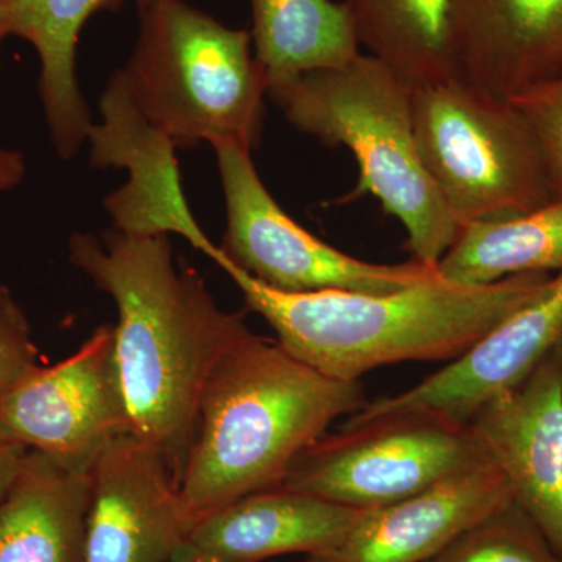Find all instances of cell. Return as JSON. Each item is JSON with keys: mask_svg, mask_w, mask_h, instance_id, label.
I'll list each match as a JSON object with an SVG mask.
<instances>
[{"mask_svg": "<svg viewBox=\"0 0 562 562\" xmlns=\"http://www.w3.org/2000/svg\"><path fill=\"white\" fill-rule=\"evenodd\" d=\"M69 260L116 303L114 347L131 432L180 479L211 373L251 330L177 262L168 233H74Z\"/></svg>", "mask_w": 562, "mask_h": 562, "instance_id": "cell-1", "label": "cell"}, {"mask_svg": "<svg viewBox=\"0 0 562 562\" xmlns=\"http://www.w3.org/2000/svg\"><path fill=\"white\" fill-rule=\"evenodd\" d=\"M250 312L277 333L288 353L331 379L405 361H454L502 322L535 301L552 273H524L483 286L439 279L392 294L269 290L232 265H221Z\"/></svg>", "mask_w": 562, "mask_h": 562, "instance_id": "cell-2", "label": "cell"}, {"mask_svg": "<svg viewBox=\"0 0 562 562\" xmlns=\"http://www.w3.org/2000/svg\"><path fill=\"white\" fill-rule=\"evenodd\" d=\"M364 386L331 379L254 331L211 373L179 487L195 519L284 483L333 422L368 405Z\"/></svg>", "mask_w": 562, "mask_h": 562, "instance_id": "cell-3", "label": "cell"}, {"mask_svg": "<svg viewBox=\"0 0 562 562\" xmlns=\"http://www.w3.org/2000/svg\"><path fill=\"white\" fill-rule=\"evenodd\" d=\"M269 98L295 128L328 147H347L360 168L350 199L372 194L408 233L413 260L438 266L461 225L422 162L413 88L372 55L273 85Z\"/></svg>", "mask_w": 562, "mask_h": 562, "instance_id": "cell-4", "label": "cell"}, {"mask_svg": "<svg viewBox=\"0 0 562 562\" xmlns=\"http://www.w3.org/2000/svg\"><path fill=\"white\" fill-rule=\"evenodd\" d=\"M139 21L135 50L116 76L140 120L173 149H257L269 79L251 55L250 33L181 0L139 9Z\"/></svg>", "mask_w": 562, "mask_h": 562, "instance_id": "cell-5", "label": "cell"}, {"mask_svg": "<svg viewBox=\"0 0 562 562\" xmlns=\"http://www.w3.org/2000/svg\"><path fill=\"white\" fill-rule=\"evenodd\" d=\"M413 124L422 162L461 227L554 201L541 144L512 101L462 77L420 85Z\"/></svg>", "mask_w": 562, "mask_h": 562, "instance_id": "cell-6", "label": "cell"}, {"mask_svg": "<svg viewBox=\"0 0 562 562\" xmlns=\"http://www.w3.org/2000/svg\"><path fill=\"white\" fill-rule=\"evenodd\" d=\"M487 460L471 422L425 406L366 405L312 443L283 484L371 512Z\"/></svg>", "mask_w": 562, "mask_h": 562, "instance_id": "cell-7", "label": "cell"}, {"mask_svg": "<svg viewBox=\"0 0 562 562\" xmlns=\"http://www.w3.org/2000/svg\"><path fill=\"white\" fill-rule=\"evenodd\" d=\"M227 227L213 260L232 265L269 290L286 294L350 291L392 294L439 279L436 266L419 261L376 265L321 241L291 220L266 190L250 150L214 144Z\"/></svg>", "mask_w": 562, "mask_h": 562, "instance_id": "cell-8", "label": "cell"}, {"mask_svg": "<svg viewBox=\"0 0 562 562\" xmlns=\"http://www.w3.org/2000/svg\"><path fill=\"white\" fill-rule=\"evenodd\" d=\"M131 414L114 347V325L95 328L76 353L38 371L0 397V443L47 454L91 473Z\"/></svg>", "mask_w": 562, "mask_h": 562, "instance_id": "cell-9", "label": "cell"}, {"mask_svg": "<svg viewBox=\"0 0 562 562\" xmlns=\"http://www.w3.org/2000/svg\"><path fill=\"white\" fill-rule=\"evenodd\" d=\"M85 562H171L194 528L171 465L157 449L122 435L91 472Z\"/></svg>", "mask_w": 562, "mask_h": 562, "instance_id": "cell-10", "label": "cell"}, {"mask_svg": "<svg viewBox=\"0 0 562 562\" xmlns=\"http://www.w3.org/2000/svg\"><path fill=\"white\" fill-rule=\"evenodd\" d=\"M469 422L514 501L562 558V339Z\"/></svg>", "mask_w": 562, "mask_h": 562, "instance_id": "cell-11", "label": "cell"}, {"mask_svg": "<svg viewBox=\"0 0 562 562\" xmlns=\"http://www.w3.org/2000/svg\"><path fill=\"white\" fill-rule=\"evenodd\" d=\"M494 461L462 469L427 490L371 509L341 542L310 562H425L487 514L513 501Z\"/></svg>", "mask_w": 562, "mask_h": 562, "instance_id": "cell-12", "label": "cell"}, {"mask_svg": "<svg viewBox=\"0 0 562 562\" xmlns=\"http://www.w3.org/2000/svg\"><path fill=\"white\" fill-rule=\"evenodd\" d=\"M102 110L105 125H92L88 136L94 146L92 165L128 166L132 172L127 188L106 199L113 228L132 235L177 233L213 258L217 246L191 216L180 190L176 149L140 120L116 76L111 77L103 94Z\"/></svg>", "mask_w": 562, "mask_h": 562, "instance_id": "cell-13", "label": "cell"}, {"mask_svg": "<svg viewBox=\"0 0 562 562\" xmlns=\"http://www.w3.org/2000/svg\"><path fill=\"white\" fill-rule=\"evenodd\" d=\"M561 339L562 271L535 301L502 322L468 353L402 394L368 406H425L469 422L491 397L524 379Z\"/></svg>", "mask_w": 562, "mask_h": 562, "instance_id": "cell-14", "label": "cell"}, {"mask_svg": "<svg viewBox=\"0 0 562 562\" xmlns=\"http://www.w3.org/2000/svg\"><path fill=\"white\" fill-rule=\"evenodd\" d=\"M364 513L280 484L201 517L188 543L214 562L313 557L341 542Z\"/></svg>", "mask_w": 562, "mask_h": 562, "instance_id": "cell-15", "label": "cell"}, {"mask_svg": "<svg viewBox=\"0 0 562 562\" xmlns=\"http://www.w3.org/2000/svg\"><path fill=\"white\" fill-rule=\"evenodd\" d=\"M462 79L513 101L562 74V0H460Z\"/></svg>", "mask_w": 562, "mask_h": 562, "instance_id": "cell-16", "label": "cell"}, {"mask_svg": "<svg viewBox=\"0 0 562 562\" xmlns=\"http://www.w3.org/2000/svg\"><path fill=\"white\" fill-rule=\"evenodd\" d=\"M117 0H0V38L18 36L38 54V92L58 157L72 160L92 128L91 111L77 79V43L99 11Z\"/></svg>", "mask_w": 562, "mask_h": 562, "instance_id": "cell-17", "label": "cell"}, {"mask_svg": "<svg viewBox=\"0 0 562 562\" xmlns=\"http://www.w3.org/2000/svg\"><path fill=\"white\" fill-rule=\"evenodd\" d=\"M91 473L27 450L0 501V562H85Z\"/></svg>", "mask_w": 562, "mask_h": 562, "instance_id": "cell-18", "label": "cell"}, {"mask_svg": "<svg viewBox=\"0 0 562 562\" xmlns=\"http://www.w3.org/2000/svg\"><path fill=\"white\" fill-rule=\"evenodd\" d=\"M358 43L412 88L462 77L460 0H342Z\"/></svg>", "mask_w": 562, "mask_h": 562, "instance_id": "cell-19", "label": "cell"}, {"mask_svg": "<svg viewBox=\"0 0 562 562\" xmlns=\"http://www.w3.org/2000/svg\"><path fill=\"white\" fill-rule=\"evenodd\" d=\"M255 58L269 88L312 70L341 68L360 55L344 2L250 0Z\"/></svg>", "mask_w": 562, "mask_h": 562, "instance_id": "cell-20", "label": "cell"}, {"mask_svg": "<svg viewBox=\"0 0 562 562\" xmlns=\"http://www.w3.org/2000/svg\"><path fill=\"white\" fill-rule=\"evenodd\" d=\"M436 268L442 279L465 286L561 272L562 198L528 213L462 225Z\"/></svg>", "mask_w": 562, "mask_h": 562, "instance_id": "cell-21", "label": "cell"}, {"mask_svg": "<svg viewBox=\"0 0 562 562\" xmlns=\"http://www.w3.org/2000/svg\"><path fill=\"white\" fill-rule=\"evenodd\" d=\"M425 562H562V558L513 498Z\"/></svg>", "mask_w": 562, "mask_h": 562, "instance_id": "cell-22", "label": "cell"}, {"mask_svg": "<svg viewBox=\"0 0 562 562\" xmlns=\"http://www.w3.org/2000/svg\"><path fill=\"white\" fill-rule=\"evenodd\" d=\"M41 366L27 314L10 288L0 284V397Z\"/></svg>", "mask_w": 562, "mask_h": 562, "instance_id": "cell-23", "label": "cell"}, {"mask_svg": "<svg viewBox=\"0 0 562 562\" xmlns=\"http://www.w3.org/2000/svg\"><path fill=\"white\" fill-rule=\"evenodd\" d=\"M538 136L553 199L562 198V74L512 101Z\"/></svg>", "mask_w": 562, "mask_h": 562, "instance_id": "cell-24", "label": "cell"}, {"mask_svg": "<svg viewBox=\"0 0 562 562\" xmlns=\"http://www.w3.org/2000/svg\"><path fill=\"white\" fill-rule=\"evenodd\" d=\"M27 173L22 151L0 147V192H7L20 187Z\"/></svg>", "mask_w": 562, "mask_h": 562, "instance_id": "cell-25", "label": "cell"}, {"mask_svg": "<svg viewBox=\"0 0 562 562\" xmlns=\"http://www.w3.org/2000/svg\"><path fill=\"white\" fill-rule=\"evenodd\" d=\"M27 450L21 447L0 443V501L10 490L14 476L20 471L21 460Z\"/></svg>", "mask_w": 562, "mask_h": 562, "instance_id": "cell-26", "label": "cell"}, {"mask_svg": "<svg viewBox=\"0 0 562 562\" xmlns=\"http://www.w3.org/2000/svg\"><path fill=\"white\" fill-rule=\"evenodd\" d=\"M171 562H214L210 558L203 557L201 552L191 547L190 543H184L183 547L176 553Z\"/></svg>", "mask_w": 562, "mask_h": 562, "instance_id": "cell-27", "label": "cell"}, {"mask_svg": "<svg viewBox=\"0 0 562 562\" xmlns=\"http://www.w3.org/2000/svg\"><path fill=\"white\" fill-rule=\"evenodd\" d=\"M117 2H120L121 7L122 3L128 2V0H117ZM133 2L138 3L139 9H144V7H149L151 3L165 2V0H133Z\"/></svg>", "mask_w": 562, "mask_h": 562, "instance_id": "cell-28", "label": "cell"}, {"mask_svg": "<svg viewBox=\"0 0 562 562\" xmlns=\"http://www.w3.org/2000/svg\"><path fill=\"white\" fill-rule=\"evenodd\" d=\"M2 41H3V40H2V38H0V44H2Z\"/></svg>", "mask_w": 562, "mask_h": 562, "instance_id": "cell-29", "label": "cell"}]
</instances>
